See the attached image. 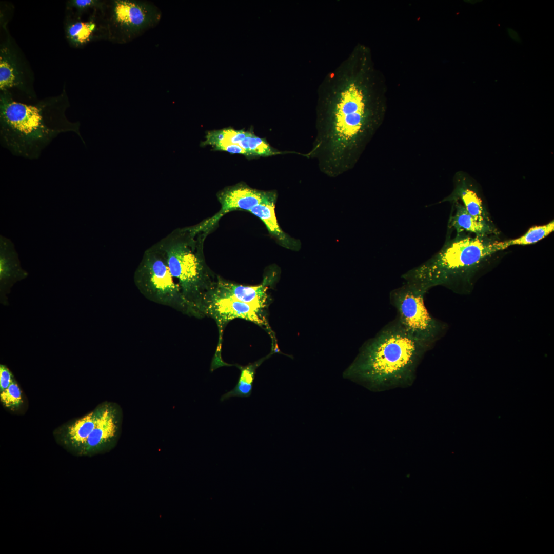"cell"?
Listing matches in <instances>:
<instances>
[{"instance_id": "9", "label": "cell", "mask_w": 554, "mask_h": 554, "mask_svg": "<svg viewBox=\"0 0 554 554\" xmlns=\"http://www.w3.org/2000/svg\"><path fill=\"white\" fill-rule=\"evenodd\" d=\"M159 19L158 11L146 3L115 1L112 5L109 26L115 38L127 42L153 26Z\"/></svg>"}, {"instance_id": "12", "label": "cell", "mask_w": 554, "mask_h": 554, "mask_svg": "<svg viewBox=\"0 0 554 554\" xmlns=\"http://www.w3.org/2000/svg\"><path fill=\"white\" fill-rule=\"evenodd\" d=\"M105 403L99 404L90 412L54 429L52 434L56 443L71 454L83 457L86 440L95 428Z\"/></svg>"}, {"instance_id": "10", "label": "cell", "mask_w": 554, "mask_h": 554, "mask_svg": "<svg viewBox=\"0 0 554 554\" xmlns=\"http://www.w3.org/2000/svg\"><path fill=\"white\" fill-rule=\"evenodd\" d=\"M217 197L221 206L220 210L213 216L192 225L194 231L208 235L227 213L235 210L248 211L259 204L276 199L277 195L274 191L259 190L246 184H238L224 189L218 193Z\"/></svg>"}, {"instance_id": "2", "label": "cell", "mask_w": 554, "mask_h": 554, "mask_svg": "<svg viewBox=\"0 0 554 554\" xmlns=\"http://www.w3.org/2000/svg\"><path fill=\"white\" fill-rule=\"evenodd\" d=\"M431 349L411 337L395 318L362 345L343 376L374 392L408 387Z\"/></svg>"}, {"instance_id": "19", "label": "cell", "mask_w": 554, "mask_h": 554, "mask_svg": "<svg viewBox=\"0 0 554 554\" xmlns=\"http://www.w3.org/2000/svg\"><path fill=\"white\" fill-rule=\"evenodd\" d=\"M96 30V26L93 21H74L67 25L66 35L71 43L80 46L92 39Z\"/></svg>"}, {"instance_id": "20", "label": "cell", "mask_w": 554, "mask_h": 554, "mask_svg": "<svg viewBox=\"0 0 554 554\" xmlns=\"http://www.w3.org/2000/svg\"><path fill=\"white\" fill-rule=\"evenodd\" d=\"M250 132L229 128L209 131L206 136V140L202 142V146L210 145L214 147L220 144H238L248 136Z\"/></svg>"}, {"instance_id": "8", "label": "cell", "mask_w": 554, "mask_h": 554, "mask_svg": "<svg viewBox=\"0 0 554 554\" xmlns=\"http://www.w3.org/2000/svg\"><path fill=\"white\" fill-rule=\"evenodd\" d=\"M202 318L208 316L216 323L219 331L218 346L211 365L215 367L225 365L221 357L222 333L226 325L231 320L239 318L252 322L265 329L271 337L272 346H277L273 332L266 319V313L254 306L229 298L219 296L210 290L203 296L198 308Z\"/></svg>"}, {"instance_id": "23", "label": "cell", "mask_w": 554, "mask_h": 554, "mask_svg": "<svg viewBox=\"0 0 554 554\" xmlns=\"http://www.w3.org/2000/svg\"><path fill=\"white\" fill-rule=\"evenodd\" d=\"M0 401L5 408L12 411L22 405V391L15 379L8 388L0 392Z\"/></svg>"}, {"instance_id": "6", "label": "cell", "mask_w": 554, "mask_h": 554, "mask_svg": "<svg viewBox=\"0 0 554 554\" xmlns=\"http://www.w3.org/2000/svg\"><path fill=\"white\" fill-rule=\"evenodd\" d=\"M133 281L140 293L148 300L195 317L170 271L164 251L157 243L145 251L134 272Z\"/></svg>"}, {"instance_id": "17", "label": "cell", "mask_w": 554, "mask_h": 554, "mask_svg": "<svg viewBox=\"0 0 554 554\" xmlns=\"http://www.w3.org/2000/svg\"><path fill=\"white\" fill-rule=\"evenodd\" d=\"M272 354L271 352L268 355L245 366L236 365L241 371L239 381L233 389L222 396L221 401H223L233 397H248L250 396L256 369Z\"/></svg>"}, {"instance_id": "21", "label": "cell", "mask_w": 554, "mask_h": 554, "mask_svg": "<svg viewBox=\"0 0 554 554\" xmlns=\"http://www.w3.org/2000/svg\"><path fill=\"white\" fill-rule=\"evenodd\" d=\"M238 145L246 151L247 156H269L284 153L273 149L265 139L251 132Z\"/></svg>"}, {"instance_id": "14", "label": "cell", "mask_w": 554, "mask_h": 554, "mask_svg": "<svg viewBox=\"0 0 554 554\" xmlns=\"http://www.w3.org/2000/svg\"><path fill=\"white\" fill-rule=\"evenodd\" d=\"M460 202L468 213L478 221L493 224L474 181L464 174L459 175L451 194L444 201Z\"/></svg>"}, {"instance_id": "28", "label": "cell", "mask_w": 554, "mask_h": 554, "mask_svg": "<svg viewBox=\"0 0 554 554\" xmlns=\"http://www.w3.org/2000/svg\"><path fill=\"white\" fill-rule=\"evenodd\" d=\"M480 1H478V0H476V1H467V2H469V3H470V4H474L478 3V2H480Z\"/></svg>"}, {"instance_id": "16", "label": "cell", "mask_w": 554, "mask_h": 554, "mask_svg": "<svg viewBox=\"0 0 554 554\" xmlns=\"http://www.w3.org/2000/svg\"><path fill=\"white\" fill-rule=\"evenodd\" d=\"M276 199L262 203L248 211L255 215L265 224L269 233L284 247L298 250L301 247L300 242L285 233L279 225L275 212Z\"/></svg>"}, {"instance_id": "25", "label": "cell", "mask_w": 554, "mask_h": 554, "mask_svg": "<svg viewBox=\"0 0 554 554\" xmlns=\"http://www.w3.org/2000/svg\"><path fill=\"white\" fill-rule=\"evenodd\" d=\"M97 3L93 0H73L69 2V6L81 12L96 6Z\"/></svg>"}, {"instance_id": "26", "label": "cell", "mask_w": 554, "mask_h": 554, "mask_svg": "<svg viewBox=\"0 0 554 554\" xmlns=\"http://www.w3.org/2000/svg\"><path fill=\"white\" fill-rule=\"evenodd\" d=\"M215 150L225 151L231 153L247 155L246 151L238 144H220L214 146Z\"/></svg>"}, {"instance_id": "1", "label": "cell", "mask_w": 554, "mask_h": 554, "mask_svg": "<svg viewBox=\"0 0 554 554\" xmlns=\"http://www.w3.org/2000/svg\"><path fill=\"white\" fill-rule=\"evenodd\" d=\"M367 87L354 78L350 59L322 82L316 107V134L305 157L316 160L321 172L337 177L350 169L373 127Z\"/></svg>"}, {"instance_id": "24", "label": "cell", "mask_w": 554, "mask_h": 554, "mask_svg": "<svg viewBox=\"0 0 554 554\" xmlns=\"http://www.w3.org/2000/svg\"><path fill=\"white\" fill-rule=\"evenodd\" d=\"M14 377L8 367L3 364L0 365V392L6 389L10 385Z\"/></svg>"}, {"instance_id": "13", "label": "cell", "mask_w": 554, "mask_h": 554, "mask_svg": "<svg viewBox=\"0 0 554 554\" xmlns=\"http://www.w3.org/2000/svg\"><path fill=\"white\" fill-rule=\"evenodd\" d=\"M274 275L266 276L263 282L256 286L243 285L217 276L214 284L209 290L219 296L247 303L266 313L270 301L267 291Z\"/></svg>"}, {"instance_id": "22", "label": "cell", "mask_w": 554, "mask_h": 554, "mask_svg": "<svg viewBox=\"0 0 554 554\" xmlns=\"http://www.w3.org/2000/svg\"><path fill=\"white\" fill-rule=\"evenodd\" d=\"M6 49H2L0 56V89L2 92L19 85L16 69L6 56Z\"/></svg>"}, {"instance_id": "11", "label": "cell", "mask_w": 554, "mask_h": 554, "mask_svg": "<svg viewBox=\"0 0 554 554\" xmlns=\"http://www.w3.org/2000/svg\"><path fill=\"white\" fill-rule=\"evenodd\" d=\"M122 422L121 406L116 403L106 401L96 426L86 440L83 457H92L111 450L120 437Z\"/></svg>"}, {"instance_id": "18", "label": "cell", "mask_w": 554, "mask_h": 554, "mask_svg": "<svg viewBox=\"0 0 554 554\" xmlns=\"http://www.w3.org/2000/svg\"><path fill=\"white\" fill-rule=\"evenodd\" d=\"M554 231V221L539 226L530 227L524 234L519 238L502 241L503 250L513 245L532 244L545 238Z\"/></svg>"}, {"instance_id": "15", "label": "cell", "mask_w": 554, "mask_h": 554, "mask_svg": "<svg viewBox=\"0 0 554 554\" xmlns=\"http://www.w3.org/2000/svg\"><path fill=\"white\" fill-rule=\"evenodd\" d=\"M454 207L448 224V232H467L477 235H499L493 224L480 221L471 215L459 201L453 202Z\"/></svg>"}, {"instance_id": "27", "label": "cell", "mask_w": 554, "mask_h": 554, "mask_svg": "<svg viewBox=\"0 0 554 554\" xmlns=\"http://www.w3.org/2000/svg\"><path fill=\"white\" fill-rule=\"evenodd\" d=\"M507 32L511 39L518 43L521 42L520 35L516 30L511 28H507Z\"/></svg>"}, {"instance_id": "5", "label": "cell", "mask_w": 554, "mask_h": 554, "mask_svg": "<svg viewBox=\"0 0 554 554\" xmlns=\"http://www.w3.org/2000/svg\"><path fill=\"white\" fill-rule=\"evenodd\" d=\"M207 236L193 233L185 227L173 230L157 242L184 298L197 318H201L198 308L201 301L217 279L207 266L204 255Z\"/></svg>"}, {"instance_id": "4", "label": "cell", "mask_w": 554, "mask_h": 554, "mask_svg": "<svg viewBox=\"0 0 554 554\" xmlns=\"http://www.w3.org/2000/svg\"><path fill=\"white\" fill-rule=\"evenodd\" d=\"M64 95L28 104L14 100L8 91L0 98V142L13 155L29 160L39 157L42 151L58 135L73 132L85 141L80 123L65 115Z\"/></svg>"}, {"instance_id": "7", "label": "cell", "mask_w": 554, "mask_h": 554, "mask_svg": "<svg viewBox=\"0 0 554 554\" xmlns=\"http://www.w3.org/2000/svg\"><path fill=\"white\" fill-rule=\"evenodd\" d=\"M428 291L411 282L404 284L389 293L390 304L397 311L396 318L413 339L431 348L446 334L448 325L432 316L425 303Z\"/></svg>"}, {"instance_id": "3", "label": "cell", "mask_w": 554, "mask_h": 554, "mask_svg": "<svg viewBox=\"0 0 554 554\" xmlns=\"http://www.w3.org/2000/svg\"><path fill=\"white\" fill-rule=\"evenodd\" d=\"M503 250L499 235L461 232L451 238L447 234L438 252L402 278L428 291L442 286L456 294L469 295L479 278L494 266L496 254Z\"/></svg>"}]
</instances>
